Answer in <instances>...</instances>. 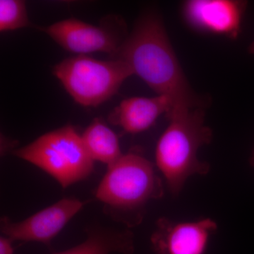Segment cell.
Wrapping results in <instances>:
<instances>
[{"instance_id": "obj_4", "label": "cell", "mask_w": 254, "mask_h": 254, "mask_svg": "<svg viewBox=\"0 0 254 254\" xmlns=\"http://www.w3.org/2000/svg\"><path fill=\"white\" fill-rule=\"evenodd\" d=\"M13 154L41 169L64 189L89 177L94 168L81 135L72 126L45 133Z\"/></svg>"}, {"instance_id": "obj_6", "label": "cell", "mask_w": 254, "mask_h": 254, "mask_svg": "<svg viewBox=\"0 0 254 254\" xmlns=\"http://www.w3.org/2000/svg\"><path fill=\"white\" fill-rule=\"evenodd\" d=\"M123 21L109 16L104 24L95 26L76 18H68L40 28L64 49L86 55L95 52L116 55L127 37H123Z\"/></svg>"}, {"instance_id": "obj_2", "label": "cell", "mask_w": 254, "mask_h": 254, "mask_svg": "<svg viewBox=\"0 0 254 254\" xmlns=\"http://www.w3.org/2000/svg\"><path fill=\"white\" fill-rule=\"evenodd\" d=\"M163 195V179L154 164L138 151L123 154L108 166L95 191L105 213L129 228L141 223L150 200Z\"/></svg>"}, {"instance_id": "obj_11", "label": "cell", "mask_w": 254, "mask_h": 254, "mask_svg": "<svg viewBox=\"0 0 254 254\" xmlns=\"http://www.w3.org/2000/svg\"><path fill=\"white\" fill-rule=\"evenodd\" d=\"M133 234L129 230L118 231L97 228L87 231V238L76 247L53 254H133Z\"/></svg>"}, {"instance_id": "obj_15", "label": "cell", "mask_w": 254, "mask_h": 254, "mask_svg": "<svg viewBox=\"0 0 254 254\" xmlns=\"http://www.w3.org/2000/svg\"><path fill=\"white\" fill-rule=\"evenodd\" d=\"M248 53L250 55H254V41L251 43V44L248 47Z\"/></svg>"}, {"instance_id": "obj_1", "label": "cell", "mask_w": 254, "mask_h": 254, "mask_svg": "<svg viewBox=\"0 0 254 254\" xmlns=\"http://www.w3.org/2000/svg\"><path fill=\"white\" fill-rule=\"evenodd\" d=\"M112 59L126 63L157 95L166 97L171 113L205 108L204 100L190 86L160 15H141ZM167 116V117H168Z\"/></svg>"}, {"instance_id": "obj_5", "label": "cell", "mask_w": 254, "mask_h": 254, "mask_svg": "<svg viewBox=\"0 0 254 254\" xmlns=\"http://www.w3.org/2000/svg\"><path fill=\"white\" fill-rule=\"evenodd\" d=\"M53 73L73 99L84 107L103 104L133 75L131 68L122 60H100L87 55L64 60L55 66Z\"/></svg>"}, {"instance_id": "obj_3", "label": "cell", "mask_w": 254, "mask_h": 254, "mask_svg": "<svg viewBox=\"0 0 254 254\" xmlns=\"http://www.w3.org/2000/svg\"><path fill=\"white\" fill-rule=\"evenodd\" d=\"M155 148V166L169 190L178 195L187 180L205 175L210 165L198 158L202 147L210 144L213 131L205 125V108L174 112Z\"/></svg>"}, {"instance_id": "obj_9", "label": "cell", "mask_w": 254, "mask_h": 254, "mask_svg": "<svg viewBox=\"0 0 254 254\" xmlns=\"http://www.w3.org/2000/svg\"><path fill=\"white\" fill-rule=\"evenodd\" d=\"M86 202L66 198L25 219L13 222L1 219V232L10 240L23 242H40L49 245L64 227L83 208Z\"/></svg>"}, {"instance_id": "obj_12", "label": "cell", "mask_w": 254, "mask_h": 254, "mask_svg": "<svg viewBox=\"0 0 254 254\" xmlns=\"http://www.w3.org/2000/svg\"><path fill=\"white\" fill-rule=\"evenodd\" d=\"M81 137L88 154L94 162L110 166L123 156L118 136L100 119H95Z\"/></svg>"}, {"instance_id": "obj_16", "label": "cell", "mask_w": 254, "mask_h": 254, "mask_svg": "<svg viewBox=\"0 0 254 254\" xmlns=\"http://www.w3.org/2000/svg\"><path fill=\"white\" fill-rule=\"evenodd\" d=\"M250 163L251 166L254 168V148L253 151H252V155H251L250 158Z\"/></svg>"}, {"instance_id": "obj_14", "label": "cell", "mask_w": 254, "mask_h": 254, "mask_svg": "<svg viewBox=\"0 0 254 254\" xmlns=\"http://www.w3.org/2000/svg\"><path fill=\"white\" fill-rule=\"evenodd\" d=\"M13 241L5 236L0 238V254H14Z\"/></svg>"}, {"instance_id": "obj_7", "label": "cell", "mask_w": 254, "mask_h": 254, "mask_svg": "<svg viewBox=\"0 0 254 254\" xmlns=\"http://www.w3.org/2000/svg\"><path fill=\"white\" fill-rule=\"evenodd\" d=\"M248 2L242 0H188L182 4L185 23L194 31L236 40Z\"/></svg>"}, {"instance_id": "obj_10", "label": "cell", "mask_w": 254, "mask_h": 254, "mask_svg": "<svg viewBox=\"0 0 254 254\" xmlns=\"http://www.w3.org/2000/svg\"><path fill=\"white\" fill-rule=\"evenodd\" d=\"M171 111V103L166 97H132L123 100L108 120L125 133L137 134L149 129L161 115L168 116Z\"/></svg>"}, {"instance_id": "obj_8", "label": "cell", "mask_w": 254, "mask_h": 254, "mask_svg": "<svg viewBox=\"0 0 254 254\" xmlns=\"http://www.w3.org/2000/svg\"><path fill=\"white\" fill-rule=\"evenodd\" d=\"M218 230V223L211 218L175 221L160 218L150 244L156 254H205Z\"/></svg>"}, {"instance_id": "obj_13", "label": "cell", "mask_w": 254, "mask_h": 254, "mask_svg": "<svg viewBox=\"0 0 254 254\" xmlns=\"http://www.w3.org/2000/svg\"><path fill=\"white\" fill-rule=\"evenodd\" d=\"M33 26L28 18L26 3L21 0L0 1V31H14Z\"/></svg>"}]
</instances>
